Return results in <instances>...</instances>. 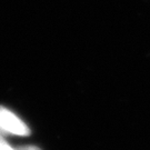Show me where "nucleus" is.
Instances as JSON below:
<instances>
[{
  "mask_svg": "<svg viewBox=\"0 0 150 150\" xmlns=\"http://www.w3.org/2000/svg\"><path fill=\"white\" fill-rule=\"evenodd\" d=\"M30 129L17 115L0 106V136H28Z\"/></svg>",
  "mask_w": 150,
  "mask_h": 150,
  "instance_id": "f257e3e1",
  "label": "nucleus"
},
{
  "mask_svg": "<svg viewBox=\"0 0 150 150\" xmlns=\"http://www.w3.org/2000/svg\"><path fill=\"white\" fill-rule=\"evenodd\" d=\"M0 150H41V149L38 148V147H35V146H25V147L13 148V147H11L6 141L5 138L2 136H0Z\"/></svg>",
  "mask_w": 150,
  "mask_h": 150,
  "instance_id": "f03ea898",
  "label": "nucleus"
}]
</instances>
